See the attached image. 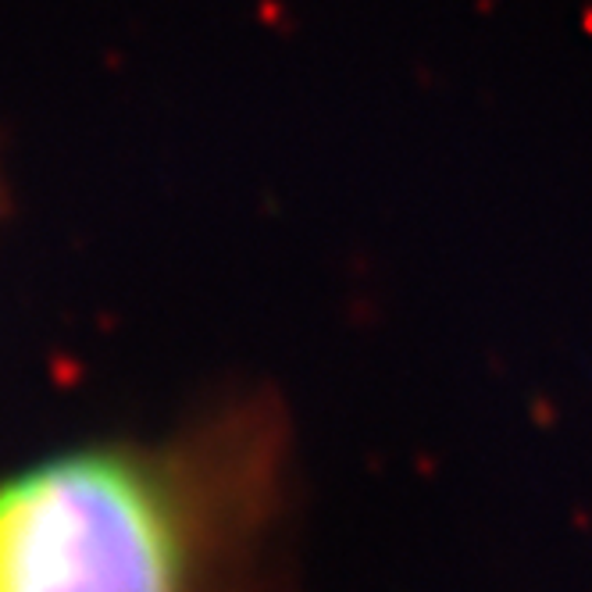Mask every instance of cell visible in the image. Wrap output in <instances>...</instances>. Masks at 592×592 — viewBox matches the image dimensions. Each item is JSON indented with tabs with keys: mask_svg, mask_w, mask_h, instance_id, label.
<instances>
[{
	"mask_svg": "<svg viewBox=\"0 0 592 592\" xmlns=\"http://www.w3.org/2000/svg\"><path fill=\"white\" fill-rule=\"evenodd\" d=\"M293 439L265 397L0 472V592H286Z\"/></svg>",
	"mask_w": 592,
	"mask_h": 592,
	"instance_id": "cell-1",
	"label": "cell"
},
{
	"mask_svg": "<svg viewBox=\"0 0 592 592\" xmlns=\"http://www.w3.org/2000/svg\"><path fill=\"white\" fill-rule=\"evenodd\" d=\"M8 211H11V182L4 172V158H0V222L8 218Z\"/></svg>",
	"mask_w": 592,
	"mask_h": 592,
	"instance_id": "cell-2",
	"label": "cell"
}]
</instances>
